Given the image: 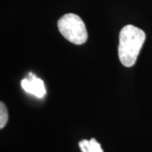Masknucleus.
<instances>
[{"label": "nucleus", "instance_id": "1", "mask_svg": "<svg viewBox=\"0 0 152 152\" xmlns=\"http://www.w3.org/2000/svg\"><path fill=\"white\" fill-rule=\"evenodd\" d=\"M145 39V31L133 25H127L122 28L119 34L118 57L123 65L130 68L135 64Z\"/></svg>", "mask_w": 152, "mask_h": 152}, {"label": "nucleus", "instance_id": "2", "mask_svg": "<svg viewBox=\"0 0 152 152\" xmlns=\"http://www.w3.org/2000/svg\"><path fill=\"white\" fill-rule=\"evenodd\" d=\"M58 28L62 36L69 42L75 45L86 43L88 33L85 22L75 14H66L58 20Z\"/></svg>", "mask_w": 152, "mask_h": 152}, {"label": "nucleus", "instance_id": "3", "mask_svg": "<svg viewBox=\"0 0 152 152\" xmlns=\"http://www.w3.org/2000/svg\"><path fill=\"white\" fill-rule=\"evenodd\" d=\"M20 84L25 91L37 97H43L46 94V88L43 80L37 78L33 73H30L28 78L23 79Z\"/></svg>", "mask_w": 152, "mask_h": 152}, {"label": "nucleus", "instance_id": "4", "mask_svg": "<svg viewBox=\"0 0 152 152\" xmlns=\"http://www.w3.org/2000/svg\"><path fill=\"white\" fill-rule=\"evenodd\" d=\"M79 146L81 152H104L102 149L101 144L96 141V139H91L90 140H82L79 142Z\"/></svg>", "mask_w": 152, "mask_h": 152}, {"label": "nucleus", "instance_id": "5", "mask_svg": "<svg viewBox=\"0 0 152 152\" xmlns=\"http://www.w3.org/2000/svg\"><path fill=\"white\" fill-rule=\"evenodd\" d=\"M8 119H9V113L7 107L5 104L1 102L0 103V128L1 129H4L5 127V125L8 123Z\"/></svg>", "mask_w": 152, "mask_h": 152}]
</instances>
